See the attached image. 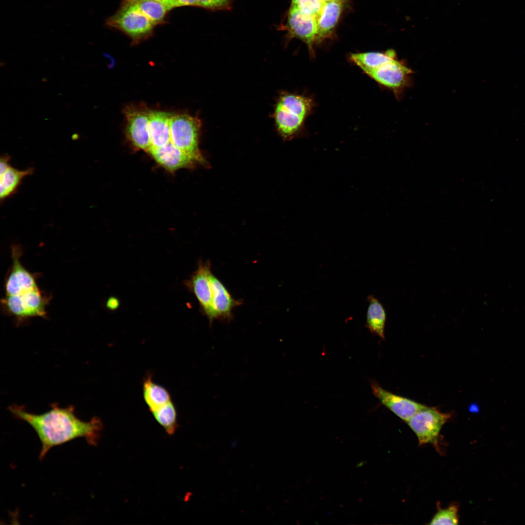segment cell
<instances>
[{"label":"cell","mask_w":525,"mask_h":525,"mask_svg":"<svg viewBox=\"0 0 525 525\" xmlns=\"http://www.w3.org/2000/svg\"><path fill=\"white\" fill-rule=\"evenodd\" d=\"M9 408L15 417L29 424L37 434L42 445L40 460L53 447L78 438H83L88 444L96 446L103 429L99 418L83 421L77 417L72 406L62 408L53 404L51 409L40 414L29 413L16 405Z\"/></svg>","instance_id":"cell-1"},{"label":"cell","mask_w":525,"mask_h":525,"mask_svg":"<svg viewBox=\"0 0 525 525\" xmlns=\"http://www.w3.org/2000/svg\"><path fill=\"white\" fill-rule=\"evenodd\" d=\"M350 59L380 85L392 91L397 99L412 86L413 70L406 62L398 59L392 50L351 53Z\"/></svg>","instance_id":"cell-2"},{"label":"cell","mask_w":525,"mask_h":525,"mask_svg":"<svg viewBox=\"0 0 525 525\" xmlns=\"http://www.w3.org/2000/svg\"><path fill=\"white\" fill-rule=\"evenodd\" d=\"M313 106L310 97L289 92L281 94L273 116L277 129L284 140H291L301 133Z\"/></svg>","instance_id":"cell-3"},{"label":"cell","mask_w":525,"mask_h":525,"mask_svg":"<svg viewBox=\"0 0 525 525\" xmlns=\"http://www.w3.org/2000/svg\"><path fill=\"white\" fill-rule=\"evenodd\" d=\"M201 122L188 114L172 116L170 121L171 142L196 158L206 161L199 148Z\"/></svg>","instance_id":"cell-4"},{"label":"cell","mask_w":525,"mask_h":525,"mask_svg":"<svg viewBox=\"0 0 525 525\" xmlns=\"http://www.w3.org/2000/svg\"><path fill=\"white\" fill-rule=\"evenodd\" d=\"M48 298L38 288L18 295L7 296L1 300L4 311L18 320L45 317Z\"/></svg>","instance_id":"cell-5"},{"label":"cell","mask_w":525,"mask_h":525,"mask_svg":"<svg viewBox=\"0 0 525 525\" xmlns=\"http://www.w3.org/2000/svg\"><path fill=\"white\" fill-rule=\"evenodd\" d=\"M106 24L134 39L147 35L156 25L134 5L126 3L121 10L106 20Z\"/></svg>","instance_id":"cell-6"},{"label":"cell","mask_w":525,"mask_h":525,"mask_svg":"<svg viewBox=\"0 0 525 525\" xmlns=\"http://www.w3.org/2000/svg\"><path fill=\"white\" fill-rule=\"evenodd\" d=\"M450 417V413L427 406L415 414L406 423L416 435L420 444L435 443L442 427Z\"/></svg>","instance_id":"cell-7"},{"label":"cell","mask_w":525,"mask_h":525,"mask_svg":"<svg viewBox=\"0 0 525 525\" xmlns=\"http://www.w3.org/2000/svg\"><path fill=\"white\" fill-rule=\"evenodd\" d=\"M211 264L209 261H200L197 269L185 284L195 296L204 315L210 324L213 322L212 308V288L210 282Z\"/></svg>","instance_id":"cell-8"},{"label":"cell","mask_w":525,"mask_h":525,"mask_svg":"<svg viewBox=\"0 0 525 525\" xmlns=\"http://www.w3.org/2000/svg\"><path fill=\"white\" fill-rule=\"evenodd\" d=\"M22 253L18 245L12 248V263L5 282V295H18L38 288L35 276L22 264L20 258Z\"/></svg>","instance_id":"cell-9"},{"label":"cell","mask_w":525,"mask_h":525,"mask_svg":"<svg viewBox=\"0 0 525 525\" xmlns=\"http://www.w3.org/2000/svg\"><path fill=\"white\" fill-rule=\"evenodd\" d=\"M148 152L157 163L170 172L207 164L206 161L179 149L171 141L164 146L152 148Z\"/></svg>","instance_id":"cell-10"},{"label":"cell","mask_w":525,"mask_h":525,"mask_svg":"<svg viewBox=\"0 0 525 525\" xmlns=\"http://www.w3.org/2000/svg\"><path fill=\"white\" fill-rule=\"evenodd\" d=\"M370 385L373 395L380 402L406 422L417 412L427 407L386 390L375 381H371Z\"/></svg>","instance_id":"cell-11"},{"label":"cell","mask_w":525,"mask_h":525,"mask_svg":"<svg viewBox=\"0 0 525 525\" xmlns=\"http://www.w3.org/2000/svg\"><path fill=\"white\" fill-rule=\"evenodd\" d=\"M288 26L291 36L305 43L311 55L314 56L313 45L316 42L317 35V18L305 14L291 5L288 13Z\"/></svg>","instance_id":"cell-12"},{"label":"cell","mask_w":525,"mask_h":525,"mask_svg":"<svg viewBox=\"0 0 525 525\" xmlns=\"http://www.w3.org/2000/svg\"><path fill=\"white\" fill-rule=\"evenodd\" d=\"M127 136L136 148L146 152L151 149L149 130V113L130 110L126 113Z\"/></svg>","instance_id":"cell-13"},{"label":"cell","mask_w":525,"mask_h":525,"mask_svg":"<svg viewBox=\"0 0 525 525\" xmlns=\"http://www.w3.org/2000/svg\"><path fill=\"white\" fill-rule=\"evenodd\" d=\"M210 282L213 321L215 319L229 321L233 317V309L241 302L233 298L224 284L212 273Z\"/></svg>","instance_id":"cell-14"},{"label":"cell","mask_w":525,"mask_h":525,"mask_svg":"<svg viewBox=\"0 0 525 525\" xmlns=\"http://www.w3.org/2000/svg\"><path fill=\"white\" fill-rule=\"evenodd\" d=\"M10 157L3 155L0 161V198L1 201L15 194L23 179L32 175L34 169L30 167L19 170L11 166Z\"/></svg>","instance_id":"cell-15"},{"label":"cell","mask_w":525,"mask_h":525,"mask_svg":"<svg viewBox=\"0 0 525 525\" xmlns=\"http://www.w3.org/2000/svg\"><path fill=\"white\" fill-rule=\"evenodd\" d=\"M343 5V0H329L323 3L317 19L316 42L329 36L336 25Z\"/></svg>","instance_id":"cell-16"},{"label":"cell","mask_w":525,"mask_h":525,"mask_svg":"<svg viewBox=\"0 0 525 525\" xmlns=\"http://www.w3.org/2000/svg\"><path fill=\"white\" fill-rule=\"evenodd\" d=\"M171 116L164 112L152 111L149 112L151 148L164 146L171 141L170 121Z\"/></svg>","instance_id":"cell-17"},{"label":"cell","mask_w":525,"mask_h":525,"mask_svg":"<svg viewBox=\"0 0 525 525\" xmlns=\"http://www.w3.org/2000/svg\"><path fill=\"white\" fill-rule=\"evenodd\" d=\"M142 394L150 412L172 401L168 390L156 383L150 373H147L143 379Z\"/></svg>","instance_id":"cell-18"},{"label":"cell","mask_w":525,"mask_h":525,"mask_svg":"<svg viewBox=\"0 0 525 525\" xmlns=\"http://www.w3.org/2000/svg\"><path fill=\"white\" fill-rule=\"evenodd\" d=\"M366 326L369 331L382 339L385 338L386 314L382 304L373 296L368 297Z\"/></svg>","instance_id":"cell-19"},{"label":"cell","mask_w":525,"mask_h":525,"mask_svg":"<svg viewBox=\"0 0 525 525\" xmlns=\"http://www.w3.org/2000/svg\"><path fill=\"white\" fill-rule=\"evenodd\" d=\"M151 412L157 421L164 429L167 434L172 435L175 433L178 424L177 411L172 401Z\"/></svg>","instance_id":"cell-20"},{"label":"cell","mask_w":525,"mask_h":525,"mask_svg":"<svg viewBox=\"0 0 525 525\" xmlns=\"http://www.w3.org/2000/svg\"><path fill=\"white\" fill-rule=\"evenodd\" d=\"M126 3L134 5L155 24L163 20L168 10L164 4L154 0H139Z\"/></svg>","instance_id":"cell-21"},{"label":"cell","mask_w":525,"mask_h":525,"mask_svg":"<svg viewBox=\"0 0 525 525\" xmlns=\"http://www.w3.org/2000/svg\"><path fill=\"white\" fill-rule=\"evenodd\" d=\"M458 507L453 505L440 509L437 512L429 523L430 525H458Z\"/></svg>","instance_id":"cell-22"},{"label":"cell","mask_w":525,"mask_h":525,"mask_svg":"<svg viewBox=\"0 0 525 525\" xmlns=\"http://www.w3.org/2000/svg\"><path fill=\"white\" fill-rule=\"evenodd\" d=\"M323 3L319 0H292L291 5L305 14L317 18Z\"/></svg>","instance_id":"cell-23"},{"label":"cell","mask_w":525,"mask_h":525,"mask_svg":"<svg viewBox=\"0 0 525 525\" xmlns=\"http://www.w3.org/2000/svg\"><path fill=\"white\" fill-rule=\"evenodd\" d=\"M231 0H197V5L210 9L225 8Z\"/></svg>","instance_id":"cell-24"},{"label":"cell","mask_w":525,"mask_h":525,"mask_svg":"<svg viewBox=\"0 0 525 525\" xmlns=\"http://www.w3.org/2000/svg\"><path fill=\"white\" fill-rule=\"evenodd\" d=\"M187 5H197V0H170L168 10Z\"/></svg>","instance_id":"cell-25"},{"label":"cell","mask_w":525,"mask_h":525,"mask_svg":"<svg viewBox=\"0 0 525 525\" xmlns=\"http://www.w3.org/2000/svg\"><path fill=\"white\" fill-rule=\"evenodd\" d=\"M120 306V301L114 297H111L106 302V307L111 311L116 310Z\"/></svg>","instance_id":"cell-26"},{"label":"cell","mask_w":525,"mask_h":525,"mask_svg":"<svg viewBox=\"0 0 525 525\" xmlns=\"http://www.w3.org/2000/svg\"><path fill=\"white\" fill-rule=\"evenodd\" d=\"M137 0H125V3L132 2L137 1ZM156 0V1L160 2L164 4L166 6L167 8L168 7V4H169V1H170V0Z\"/></svg>","instance_id":"cell-27"},{"label":"cell","mask_w":525,"mask_h":525,"mask_svg":"<svg viewBox=\"0 0 525 525\" xmlns=\"http://www.w3.org/2000/svg\"><path fill=\"white\" fill-rule=\"evenodd\" d=\"M319 0L321 1L322 2H326V1H328V0Z\"/></svg>","instance_id":"cell-28"}]
</instances>
